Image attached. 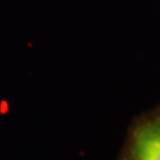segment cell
I'll return each instance as SVG.
<instances>
[{
	"mask_svg": "<svg viewBox=\"0 0 160 160\" xmlns=\"http://www.w3.org/2000/svg\"><path fill=\"white\" fill-rule=\"evenodd\" d=\"M132 160H160V119L149 121L135 132Z\"/></svg>",
	"mask_w": 160,
	"mask_h": 160,
	"instance_id": "obj_1",
	"label": "cell"
}]
</instances>
